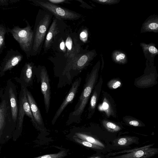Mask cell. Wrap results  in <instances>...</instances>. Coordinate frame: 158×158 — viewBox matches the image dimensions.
<instances>
[{
    "label": "cell",
    "instance_id": "obj_29",
    "mask_svg": "<svg viewBox=\"0 0 158 158\" xmlns=\"http://www.w3.org/2000/svg\"><path fill=\"white\" fill-rule=\"evenodd\" d=\"M88 33L85 30L82 31L80 34V38L83 41H85L87 39Z\"/></svg>",
    "mask_w": 158,
    "mask_h": 158
},
{
    "label": "cell",
    "instance_id": "obj_16",
    "mask_svg": "<svg viewBox=\"0 0 158 158\" xmlns=\"http://www.w3.org/2000/svg\"><path fill=\"white\" fill-rule=\"evenodd\" d=\"M9 94L10 103L12 118L13 121L15 122L18 117V110L17 99L15 93L11 88L9 89Z\"/></svg>",
    "mask_w": 158,
    "mask_h": 158
},
{
    "label": "cell",
    "instance_id": "obj_5",
    "mask_svg": "<svg viewBox=\"0 0 158 158\" xmlns=\"http://www.w3.org/2000/svg\"><path fill=\"white\" fill-rule=\"evenodd\" d=\"M11 32L22 49L26 53H30L34 38V32L31 27L29 25L23 28L15 27L11 30Z\"/></svg>",
    "mask_w": 158,
    "mask_h": 158
},
{
    "label": "cell",
    "instance_id": "obj_3",
    "mask_svg": "<svg viewBox=\"0 0 158 158\" xmlns=\"http://www.w3.org/2000/svg\"><path fill=\"white\" fill-rule=\"evenodd\" d=\"M32 2L36 6L50 13L58 19L73 20L81 17V15L79 13L50 3L47 0H36Z\"/></svg>",
    "mask_w": 158,
    "mask_h": 158
},
{
    "label": "cell",
    "instance_id": "obj_23",
    "mask_svg": "<svg viewBox=\"0 0 158 158\" xmlns=\"http://www.w3.org/2000/svg\"><path fill=\"white\" fill-rule=\"evenodd\" d=\"M103 125L105 128L109 131L114 132L118 131L121 130V127L111 122L105 121L103 122Z\"/></svg>",
    "mask_w": 158,
    "mask_h": 158
},
{
    "label": "cell",
    "instance_id": "obj_4",
    "mask_svg": "<svg viewBox=\"0 0 158 158\" xmlns=\"http://www.w3.org/2000/svg\"><path fill=\"white\" fill-rule=\"evenodd\" d=\"M35 74L36 76L37 82H40L45 111L47 113L50 108L51 94L49 76L46 67L40 65L35 68Z\"/></svg>",
    "mask_w": 158,
    "mask_h": 158
},
{
    "label": "cell",
    "instance_id": "obj_9",
    "mask_svg": "<svg viewBox=\"0 0 158 158\" xmlns=\"http://www.w3.org/2000/svg\"><path fill=\"white\" fill-rule=\"evenodd\" d=\"M27 98L31 110L39 130H43L45 127L43 120L39 108L31 93L26 88Z\"/></svg>",
    "mask_w": 158,
    "mask_h": 158
},
{
    "label": "cell",
    "instance_id": "obj_18",
    "mask_svg": "<svg viewBox=\"0 0 158 158\" xmlns=\"http://www.w3.org/2000/svg\"><path fill=\"white\" fill-rule=\"evenodd\" d=\"M139 138L135 136H124L115 139L114 143L116 146L125 147L138 143Z\"/></svg>",
    "mask_w": 158,
    "mask_h": 158
},
{
    "label": "cell",
    "instance_id": "obj_27",
    "mask_svg": "<svg viewBox=\"0 0 158 158\" xmlns=\"http://www.w3.org/2000/svg\"><path fill=\"white\" fill-rule=\"evenodd\" d=\"M121 84V82L117 80H112L108 83V86L111 88L115 89L119 87Z\"/></svg>",
    "mask_w": 158,
    "mask_h": 158
},
{
    "label": "cell",
    "instance_id": "obj_22",
    "mask_svg": "<svg viewBox=\"0 0 158 158\" xmlns=\"http://www.w3.org/2000/svg\"><path fill=\"white\" fill-rule=\"evenodd\" d=\"M73 139L77 143L80 144L85 146L94 149L100 150L103 149V148L80 139L77 137L75 135H73Z\"/></svg>",
    "mask_w": 158,
    "mask_h": 158
},
{
    "label": "cell",
    "instance_id": "obj_32",
    "mask_svg": "<svg viewBox=\"0 0 158 158\" xmlns=\"http://www.w3.org/2000/svg\"><path fill=\"white\" fill-rule=\"evenodd\" d=\"M89 158H104V156L102 155H100L92 156Z\"/></svg>",
    "mask_w": 158,
    "mask_h": 158
},
{
    "label": "cell",
    "instance_id": "obj_1",
    "mask_svg": "<svg viewBox=\"0 0 158 158\" xmlns=\"http://www.w3.org/2000/svg\"><path fill=\"white\" fill-rule=\"evenodd\" d=\"M100 66L99 60L93 67L90 72L87 75L83 89L77 102L73 111L69 114L67 122L68 124L80 122L82 114L97 83Z\"/></svg>",
    "mask_w": 158,
    "mask_h": 158
},
{
    "label": "cell",
    "instance_id": "obj_26",
    "mask_svg": "<svg viewBox=\"0 0 158 158\" xmlns=\"http://www.w3.org/2000/svg\"><path fill=\"white\" fill-rule=\"evenodd\" d=\"M6 31L3 27H0V49L4 44Z\"/></svg>",
    "mask_w": 158,
    "mask_h": 158
},
{
    "label": "cell",
    "instance_id": "obj_11",
    "mask_svg": "<svg viewBox=\"0 0 158 158\" xmlns=\"http://www.w3.org/2000/svg\"><path fill=\"white\" fill-rule=\"evenodd\" d=\"M58 19L55 17L49 27L44 42V47L45 51L50 48L56 36L60 32L57 23Z\"/></svg>",
    "mask_w": 158,
    "mask_h": 158
},
{
    "label": "cell",
    "instance_id": "obj_14",
    "mask_svg": "<svg viewBox=\"0 0 158 158\" xmlns=\"http://www.w3.org/2000/svg\"><path fill=\"white\" fill-rule=\"evenodd\" d=\"M65 42L66 49L65 57L68 60L74 58L79 52L80 47L75 42V40H73L69 36L67 37Z\"/></svg>",
    "mask_w": 158,
    "mask_h": 158
},
{
    "label": "cell",
    "instance_id": "obj_12",
    "mask_svg": "<svg viewBox=\"0 0 158 158\" xmlns=\"http://www.w3.org/2000/svg\"><path fill=\"white\" fill-rule=\"evenodd\" d=\"M146 32H158V15H151L149 16L142 24L140 33Z\"/></svg>",
    "mask_w": 158,
    "mask_h": 158
},
{
    "label": "cell",
    "instance_id": "obj_31",
    "mask_svg": "<svg viewBox=\"0 0 158 158\" xmlns=\"http://www.w3.org/2000/svg\"><path fill=\"white\" fill-rule=\"evenodd\" d=\"M129 123L130 125L135 127H137L139 125V122L138 121L135 120H131L130 121Z\"/></svg>",
    "mask_w": 158,
    "mask_h": 158
},
{
    "label": "cell",
    "instance_id": "obj_20",
    "mask_svg": "<svg viewBox=\"0 0 158 158\" xmlns=\"http://www.w3.org/2000/svg\"><path fill=\"white\" fill-rule=\"evenodd\" d=\"M75 135L80 139L101 147L103 148H105V146L103 143L91 136L82 132H76L75 133Z\"/></svg>",
    "mask_w": 158,
    "mask_h": 158
},
{
    "label": "cell",
    "instance_id": "obj_25",
    "mask_svg": "<svg viewBox=\"0 0 158 158\" xmlns=\"http://www.w3.org/2000/svg\"><path fill=\"white\" fill-rule=\"evenodd\" d=\"M93 1L101 4L112 5L118 3L120 0H92Z\"/></svg>",
    "mask_w": 158,
    "mask_h": 158
},
{
    "label": "cell",
    "instance_id": "obj_15",
    "mask_svg": "<svg viewBox=\"0 0 158 158\" xmlns=\"http://www.w3.org/2000/svg\"><path fill=\"white\" fill-rule=\"evenodd\" d=\"M33 64L31 63L25 64L23 70V78L26 85H31L33 78Z\"/></svg>",
    "mask_w": 158,
    "mask_h": 158
},
{
    "label": "cell",
    "instance_id": "obj_21",
    "mask_svg": "<svg viewBox=\"0 0 158 158\" xmlns=\"http://www.w3.org/2000/svg\"><path fill=\"white\" fill-rule=\"evenodd\" d=\"M6 112V104L5 101L0 104V132L4 125Z\"/></svg>",
    "mask_w": 158,
    "mask_h": 158
},
{
    "label": "cell",
    "instance_id": "obj_19",
    "mask_svg": "<svg viewBox=\"0 0 158 158\" xmlns=\"http://www.w3.org/2000/svg\"><path fill=\"white\" fill-rule=\"evenodd\" d=\"M111 57L112 60L116 63L123 64L127 62V55L122 50H114L111 53Z\"/></svg>",
    "mask_w": 158,
    "mask_h": 158
},
{
    "label": "cell",
    "instance_id": "obj_30",
    "mask_svg": "<svg viewBox=\"0 0 158 158\" xmlns=\"http://www.w3.org/2000/svg\"><path fill=\"white\" fill-rule=\"evenodd\" d=\"M60 49L64 52L66 53V48L65 42L63 40H62L60 44Z\"/></svg>",
    "mask_w": 158,
    "mask_h": 158
},
{
    "label": "cell",
    "instance_id": "obj_7",
    "mask_svg": "<svg viewBox=\"0 0 158 158\" xmlns=\"http://www.w3.org/2000/svg\"><path fill=\"white\" fill-rule=\"evenodd\" d=\"M81 81V78L79 77L72 83L69 91L53 118L52 121V124H54L56 121L67 106L73 102L80 85Z\"/></svg>",
    "mask_w": 158,
    "mask_h": 158
},
{
    "label": "cell",
    "instance_id": "obj_6",
    "mask_svg": "<svg viewBox=\"0 0 158 158\" xmlns=\"http://www.w3.org/2000/svg\"><path fill=\"white\" fill-rule=\"evenodd\" d=\"M26 88L23 86L22 87L19 95V107L18 116V127L20 128L22 126L24 116L26 114L31 118L34 126L39 130L31 110L27 98Z\"/></svg>",
    "mask_w": 158,
    "mask_h": 158
},
{
    "label": "cell",
    "instance_id": "obj_24",
    "mask_svg": "<svg viewBox=\"0 0 158 158\" xmlns=\"http://www.w3.org/2000/svg\"><path fill=\"white\" fill-rule=\"evenodd\" d=\"M67 155L66 151L62 150L57 153L46 155L34 158H63Z\"/></svg>",
    "mask_w": 158,
    "mask_h": 158
},
{
    "label": "cell",
    "instance_id": "obj_10",
    "mask_svg": "<svg viewBox=\"0 0 158 158\" xmlns=\"http://www.w3.org/2000/svg\"><path fill=\"white\" fill-rule=\"evenodd\" d=\"M102 83L103 80L101 76L98 82L94 87L91 97L88 108L87 118L88 119L91 118L94 113L96 104L101 90Z\"/></svg>",
    "mask_w": 158,
    "mask_h": 158
},
{
    "label": "cell",
    "instance_id": "obj_13",
    "mask_svg": "<svg viewBox=\"0 0 158 158\" xmlns=\"http://www.w3.org/2000/svg\"><path fill=\"white\" fill-rule=\"evenodd\" d=\"M145 57L149 63H153L154 58L158 54V50L156 44L153 43L147 44L144 42L140 44Z\"/></svg>",
    "mask_w": 158,
    "mask_h": 158
},
{
    "label": "cell",
    "instance_id": "obj_17",
    "mask_svg": "<svg viewBox=\"0 0 158 158\" xmlns=\"http://www.w3.org/2000/svg\"><path fill=\"white\" fill-rule=\"evenodd\" d=\"M23 56L21 54L14 55L6 60L2 69L5 72L9 70L17 65L22 60Z\"/></svg>",
    "mask_w": 158,
    "mask_h": 158
},
{
    "label": "cell",
    "instance_id": "obj_2",
    "mask_svg": "<svg viewBox=\"0 0 158 158\" xmlns=\"http://www.w3.org/2000/svg\"><path fill=\"white\" fill-rule=\"evenodd\" d=\"M53 16L43 9L39 10L33 31V40L30 52L32 55H36L41 50Z\"/></svg>",
    "mask_w": 158,
    "mask_h": 158
},
{
    "label": "cell",
    "instance_id": "obj_28",
    "mask_svg": "<svg viewBox=\"0 0 158 158\" xmlns=\"http://www.w3.org/2000/svg\"><path fill=\"white\" fill-rule=\"evenodd\" d=\"M48 2L56 4L63 3H69L68 1L66 0H47ZM70 3V2H69Z\"/></svg>",
    "mask_w": 158,
    "mask_h": 158
},
{
    "label": "cell",
    "instance_id": "obj_8",
    "mask_svg": "<svg viewBox=\"0 0 158 158\" xmlns=\"http://www.w3.org/2000/svg\"><path fill=\"white\" fill-rule=\"evenodd\" d=\"M153 145L152 144L146 145L131 152L109 158H150L158 152V148L151 147Z\"/></svg>",
    "mask_w": 158,
    "mask_h": 158
}]
</instances>
